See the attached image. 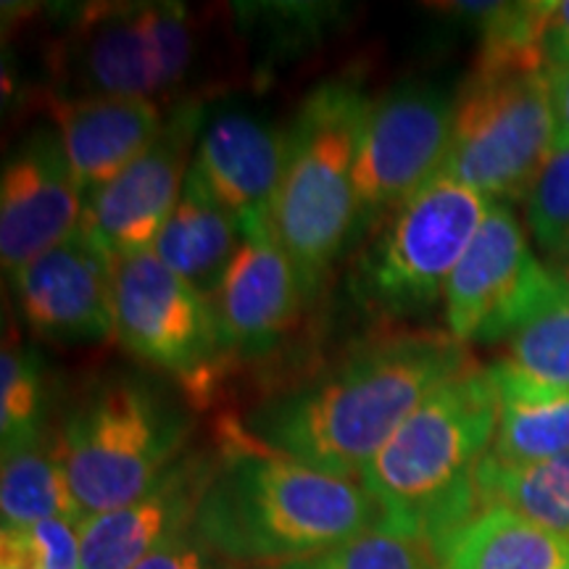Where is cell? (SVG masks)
<instances>
[{"mask_svg": "<svg viewBox=\"0 0 569 569\" xmlns=\"http://www.w3.org/2000/svg\"><path fill=\"white\" fill-rule=\"evenodd\" d=\"M472 365L448 332H403L353 348L332 367L248 411L240 432L303 465L361 480L432 390Z\"/></svg>", "mask_w": 569, "mask_h": 569, "instance_id": "6da1fadb", "label": "cell"}, {"mask_svg": "<svg viewBox=\"0 0 569 569\" xmlns=\"http://www.w3.org/2000/svg\"><path fill=\"white\" fill-rule=\"evenodd\" d=\"M382 528L359 480H346L256 446L234 430L198 503L196 530L238 567H277L315 557Z\"/></svg>", "mask_w": 569, "mask_h": 569, "instance_id": "7a4b0ae2", "label": "cell"}, {"mask_svg": "<svg viewBox=\"0 0 569 569\" xmlns=\"http://www.w3.org/2000/svg\"><path fill=\"white\" fill-rule=\"evenodd\" d=\"M496 425L498 393L488 367L472 361L432 390L359 480L380 509L382 528L436 553L482 507L478 472Z\"/></svg>", "mask_w": 569, "mask_h": 569, "instance_id": "3957f363", "label": "cell"}, {"mask_svg": "<svg viewBox=\"0 0 569 569\" xmlns=\"http://www.w3.org/2000/svg\"><path fill=\"white\" fill-rule=\"evenodd\" d=\"M369 98L351 82H325L306 96L284 132V167L272 227L315 293L356 238L353 163Z\"/></svg>", "mask_w": 569, "mask_h": 569, "instance_id": "277c9868", "label": "cell"}, {"mask_svg": "<svg viewBox=\"0 0 569 569\" xmlns=\"http://www.w3.org/2000/svg\"><path fill=\"white\" fill-rule=\"evenodd\" d=\"M59 440L71 498L88 519L134 501L190 451V415L148 377L117 375L69 411Z\"/></svg>", "mask_w": 569, "mask_h": 569, "instance_id": "5b68a950", "label": "cell"}, {"mask_svg": "<svg viewBox=\"0 0 569 569\" xmlns=\"http://www.w3.org/2000/svg\"><path fill=\"white\" fill-rule=\"evenodd\" d=\"M553 153L549 67H475L453 96L440 174L493 203L525 201Z\"/></svg>", "mask_w": 569, "mask_h": 569, "instance_id": "8992f818", "label": "cell"}, {"mask_svg": "<svg viewBox=\"0 0 569 569\" xmlns=\"http://www.w3.org/2000/svg\"><path fill=\"white\" fill-rule=\"evenodd\" d=\"M486 196L438 174L401 206L356 264L353 290L369 311L417 317L446 298L448 280L486 222Z\"/></svg>", "mask_w": 569, "mask_h": 569, "instance_id": "52a82bcc", "label": "cell"}, {"mask_svg": "<svg viewBox=\"0 0 569 569\" xmlns=\"http://www.w3.org/2000/svg\"><path fill=\"white\" fill-rule=\"evenodd\" d=\"M113 338L142 365L172 375L188 396L209 393L232 353L217 306L153 251L117 259Z\"/></svg>", "mask_w": 569, "mask_h": 569, "instance_id": "ba28073f", "label": "cell"}, {"mask_svg": "<svg viewBox=\"0 0 569 569\" xmlns=\"http://www.w3.org/2000/svg\"><path fill=\"white\" fill-rule=\"evenodd\" d=\"M453 98L432 88L388 92L369 103L353 163L356 234L380 230L443 169Z\"/></svg>", "mask_w": 569, "mask_h": 569, "instance_id": "9c48e42d", "label": "cell"}, {"mask_svg": "<svg viewBox=\"0 0 569 569\" xmlns=\"http://www.w3.org/2000/svg\"><path fill=\"white\" fill-rule=\"evenodd\" d=\"M193 63V27L180 3H117L84 11L74 32L80 96L169 92Z\"/></svg>", "mask_w": 569, "mask_h": 569, "instance_id": "30bf717a", "label": "cell"}, {"mask_svg": "<svg viewBox=\"0 0 569 569\" xmlns=\"http://www.w3.org/2000/svg\"><path fill=\"white\" fill-rule=\"evenodd\" d=\"M553 277L557 269L540 264L515 209L493 203L448 280L446 332L461 346L507 343L551 288Z\"/></svg>", "mask_w": 569, "mask_h": 569, "instance_id": "8fae6325", "label": "cell"}, {"mask_svg": "<svg viewBox=\"0 0 569 569\" xmlns=\"http://www.w3.org/2000/svg\"><path fill=\"white\" fill-rule=\"evenodd\" d=\"M201 124V106L180 103L163 119L159 138L148 151L88 198L82 227L113 259L153 251L163 224L180 203Z\"/></svg>", "mask_w": 569, "mask_h": 569, "instance_id": "7c38bea8", "label": "cell"}, {"mask_svg": "<svg viewBox=\"0 0 569 569\" xmlns=\"http://www.w3.org/2000/svg\"><path fill=\"white\" fill-rule=\"evenodd\" d=\"M117 259L80 227L11 277L19 311L34 336L96 343L113 336Z\"/></svg>", "mask_w": 569, "mask_h": 569, "instance_id": "4fadbf2b", "label": "cell"}, {"mask_svg": "<svg viewBox=\"0 0 569 569\" xmlns=\"http://www.w3.org/2000/svg\"><path fill=\"white\" fill-rule=\"evenodd\" d=\"M88 198L77 184L59 132L34 130L0 177V261L13 277L82 227Z\"/></svg>", "mask_w": 569, "mask_h": 569, "instance_id": "5bb4252c", "label": "cell"}, {"mask_svg": "<svg viewBox=\"0 0 569 569\" xmlns=\"http://www.w3.org/2000/svg\"><path fill=\"white\" fill-rule=\"evenodd\" d=\"M217 465L206 451H188L146 493L124 507L77 525L80 569H134L156 549L196 525L198 503Z\"/></svg>", "mask_w": 569, "mask_h": 569, "instance_id": "9a60e30c", "label": "cell"}, {"mask_svg": "<svg viewBox=\"0 0 569 569\" xmlns=\"http://www.w3.org/2000/svg\"><path fill=\"white\" fill-rule=\"evenodd\" d=\"M240 232L238 253L213 306L230 351L256 356L280 343L293 327L306 290L272 217L240 227Z\"/></svg>", "mask_w": 569, "mask_h": 569, "instance_id": "2e32d148", "label": "cell"}, {"mask_svg": "<svg viewBox=\"0 0 569 569\" xmlns=\"http://www.w3.org/2000/svg\"><path fill=\"white\" fill-rule=\"evenodd\" d=\"M288 138L248 113H224L198 140L190 177L240 227L272 217Z\"/></svg>", "mask_w": 569, "mask_h": 569, "instance_id": "e0dca14e", "label": "cell"}, {"mask_svg": "<svg viewBox=\"0 0 569 569\" xmlns=\"http://www.w3.org/2000/svg\"><path fill=\"white\" fill-rule=\"evenodd\" d=\"M51 119L84 198L138 161L163 127L159 103L124 96H51Z\"/></svg>", "mask_w": 569, "mask_h": 569, "instance_id": "ac0fdd59", "label": "cell"}, {"mask_svg": "<svg viewBox=\"0 0 569 569\" xmlns=\"http://www.w3.org/2000/svg\"><path fill=\"white\" fill-rule=\"evenodd\" d=\"M240 224L188 172L180 203L156 240L153 253L213 303L240 246Z\"/></svg>", "mask_w": 569, "mask_h": 569, "instance_id": "d6986e66", "label": "cell"}, {"mask_svg": "<svg viewBox=\"0 0 569 569\" xmlns=\"http://www.w3.org/2000/svg\"><path fill=\"white\" fill-rule=\"evenodd\" d=\"M436 561L438 569H569V540L488 503L438 546Z\"/></svg>", "mask_w": 569, "mask_h": 569, "instance_id": "ffe728a7", "label": "cell"}, {"mask_svg": "<svg viewBox=\"0 0 569 569\" xmlns=\"http://www.w3.org/2000/svg\"><path fill=\"white\" fill-rule=\"evenodd\" d=\"M498 393V425L490 457L509 465L569 453V390L538 386L503 361L488 367Z\"/></svg>", "mask_w": 569, "mask_h": 569, "instance_id": "44dd1931", "label": "cell"}, {"mask_svg": "<svg viewBox=\"0 0 569 569\" xmlns=\"http://www.w3.org/2000/svg\"><path fill=\"white\" fill-rule=\"evenodd\" d=\"M0 515L3 530L30 528L46 519L82 522L63 472L59 436L46 432L32 446L6 453L0 475Z\"/></svg>", "mask_w": 569, "mask_h": 569, "instance_id": "7402d4cb", "label": "cell"}, {"mask_svg": "<svg viewBox=\"0 0 569 569\" xmlns=\"http://www.w3.org/2000/svg\"><path fill=\"white\" fill-rule=\"evenodd\" d=\"M478 490L482 507H507L569 540V453L528 465H509L488 453L478 472Z\"/></svg>", "mask_w": 569, "mask_h": 569, "instance_id": "603a6c76", "label": "cell"}, {"mask_svg": "<svg viewBox=\"0 0 569 569\" xmlns=\"http://www.w3.org/2000/svg\"><path fill=\"white\" fill-rule=\"evenodd\" d=\"M498 361L538 386L569 390V284L559 272Z\"/></svg>", "mask_w": 569, "mask_h": 569, "instance_id": "cb8c5ba5", "label": "cell"}, {"mask_svg": "<svg viewBox=\"0 0 569 569\" xmlns=\"http://www.w3.org/2000/svg\"><path fill=\"white\" fill-rule=\"evenodd\" d=\"M48 432V386L40 356L6 340L0 353V443L6 453L32 446Z\"/></svg>", "mask_w": 569, "mask_h": 569, "instance_id": "d4e9b609", "label": "cell"}, {"mask_svg": "<svg viewBox=\"0 0 569 569\" xmlns=\"http://www.w3.org/2000/svg\"><path fill=\"white\" fill-rule=\"evenodd\" d=\"M261 569H438V561L430 546L377 528L315 557Z\"/></svg>", "mask_w": 569, "mask_h": 569, "instance_id": "484cf974", "label": "cell"}, {"mask_svg": "<svg viewBox=\"0 0 569 569\" xmlns=\"http://www.w3.org/2000/svg\"><path fill=\"white\" fill-rule=\"evenodd\" d=\"M525 230L540 251L553 259H569V148L551 153L528 198Z\"/></svg>", "mask_w": 569, "mask_h": 569, "instance_id": "4316f807", "label": "cell"}, {"mask_svg": "<svg viewBox=\"0 0 569 569\" xmlns=\"http://www.w3.org/2000/svg\"><path fill=\"white\" fill-rule=\"evenodd\" d=\"M134 569H238V565L213 551L193 525L142 559Z\"/></svg>", "mask_w": 569, "mask_h": 569, "instance_id": "83f0119b", "label": "cell"}, {"mask_svg": "<svg viewBox=\"0 0 569 569\" xmlns=\"http://www.w3.org/2000/svg\"><path fill=\"white\" fill-rule=\"evenodd\" d=\"M551 103H553V153L569 148V63H551Z\"/></svg>", "mask_w": 569, "mask_h": 569, "instance_id": "f1b7e54d", "label": "cell"}, {"mask_svg": "<svg viewBox=\"0 0 569 569\" xmlns=\"http://www.w3.org/2000/svg\"><path fill=\"white\" fill-rule=\"evenodd\" d=\"M543 51L551 63H569V0H549Z\"/></svg>", "mask_w": 569, "mask_h": 569, "instance_id": "f546056e", "label": "cell"}, {"mask_svg": "<svg viewBox=\"0 0 569 569\" xmlns=\"http://www.w3.org/2000/svg\"><path fill=\"white\" fill-rule=\"evenodd\" d=\"M559 274H561V277H565V282L569 284V259L565 261V272H559Z\"/></svg>", "mask_w": 569, "mask_h": 569, "instance_id": "4dcf8cb0", "label": "cell"}]
</instances>
